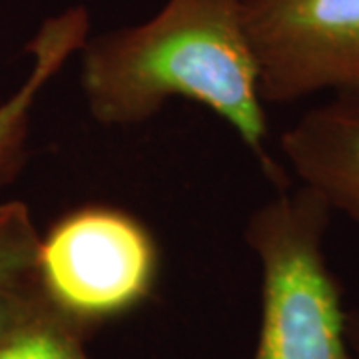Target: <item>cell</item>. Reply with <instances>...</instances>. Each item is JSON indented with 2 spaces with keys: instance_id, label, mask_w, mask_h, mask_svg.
Here are the masks:
<instances>
[{
  "instance_id": "1",
  "label": "cell",
  "mask_w": 359,
  "mask_h": 359,
  "mask_svg": "<svg viewBox=\"0 0 359 359\" xmlns=\"http://www.w3.org/2000/svg\"><path fill=\"white\" fill-rule=\"evenodd\" d=\"M78 54L80 88L98 124L138 126L170 100H190L224 120L264 176L287 188L285 170L269 152L242 0H168L140 25L88 36Z\"/></svg>"
},
{
  "instance_id": "2",
  "label": "cell",
  "mask_w": 359,
  "mask_h": 359,
  "mask_svg": "<svg viewBox=\"0 0 359 359\" xmlns=\"http://www.w3.org/2000/svg\"><path fill=\"white\" fill-rule=\"evenodd\" d=\"M334 212L313 190L280 188L245 224L259 266L262 313L252 359H353L349 311L323 242Z\"/></svg>"
},
{
  "instance_id": "5",
  "label": "cell",
  "mask_w": 359,
  "mask_h": 359,
  "mask_svg": "<svg viewBox=\"0 0 359 359\" xmlns=\"http://www.w3.org/2000/svg\"><path fill=\"white\" fill-rule=\"evenodd\" d=\"M280 152L302 186L359 226V92L306 110L283 130Z\"/></svg>"
},
{
  "instance_id": "8",
  "label": "cell",
  "mask_w": 359,
  "mask_h": 359,
  "mask_svg": "<svg viewBox=\"0 0 359 359\" xmlns=\"http://www.w3.org/2000/svg\"><path fill=\"white\" fill-rule=\"evenodd\" d=\"M88 337L44 299L16 332L0 341V359H90L84 349Z\"/></svg>"
},
{
  "instance_id": "3",
  "label": "cell",
  "mask_w": 359,
  "mask_h": 359,
  "mask_svg": "<svg viewBox=\"0 0 359 359\" xmlns=\"http://www.w3.org/2000/svg\"><path fill=\"white\" fill-rule=\"evenodd\" d=\"M158 269L152 231L118 208L82 205L40 233L42 292L88 335L140 308L154 292Z\"/></svg>"
},
{
  "instance_id": "4",
  "label": "cell",
  "mask_w": 359,
  "mask_h": 359,
  "mask_svg": "<svg viewBox=\"0 0 359 359\" xmlns=\"http://www.w3.org/2000/svg\"><path fill=\"white\" fill-rule=\"evenodd\" d=\"M264 104L359 92V0H242Z\"/></svg>"
},
{
  "instance_id": "9",
  "label": "cell",
  "mask_w": 359,
  "mask_h": 359,
  "mask_svg": "<svg viewBox=\"0 0 359 359\" xmlns=\"http://www.w3.org/2000/svg\"><path fill=\"white\" fill-rule=\"evenodd\" d=\"M349 346L353 359H359V309L349 311Z\"/></svg>"
},
{
  "instance_id": "7",
  "label": "cell",
  "mask_w": 359,
  "mask_h": 359,
  "mask_svg": "<svg viewBox=\"0 0 359 359\" xmlns=\"http://www.w3.org/2000/svg\"><path fill=\"white\" fill-rule=\"evenodd\" d=\"M39 245L30 208L20 200L0 204V341L46 299L39 278Z\"/></svg>"
},
{
  "instance_id": "6",
  "label": "cell",
  "mask_w": 359,
  "mask_h": 359,
  "mask_svg": "<svg viewBox=\"0 0 359 359\" xmlns=\"http://www.w3.org/2000/svg\"><path fill=\"white\" fill-rule=\"evenodd\" d=\"M90 36V13L70 6L46 18L26 44L32 65L22 84L0 102V190L8 186L26 164L32 116L46 86L66 62L82 50Z\"/></svg>"
}]
</instances>
